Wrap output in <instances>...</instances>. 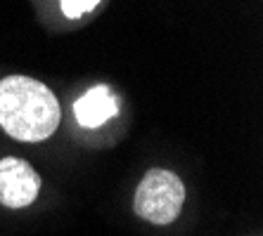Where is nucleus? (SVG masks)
Masks as SVG:
<instances>
[{"instance_id": "39448f33", "label": "nucleus", "mask_w": 263, "mask_h": 236, "mask_svg": "<svg viewBox=\"0 0 263 236\" xmlns=\"http://www.w3.org/2000/svg\"><path fill=\"white\" fill-rule=\"evenodd\" d=\"M60 5H62V12L67 14L69 19H79L83 14L92 12L100 5V0H60Z\"/></svg>"}, {"instance_id": "7ed1b4c3", "label": "nucleus", "mask_w": 263, "mask_h": 236, "mask_svg": "<svg viewBox=\"0 0 263 236\" xmlns=\"http://www.w3.org/2000/svg\"><path fill=\"white\" fill-rule=\"evenodd\" d=\"M41 191V177L26 161L7 156L0 161V203L7 208H26Z\"/></svg>"}, {"instance_id": "f03ea898", "label": "nucleus", "mask_w": 263, "mask_h": 236, "mask_svg": "<svg viewBox=\"0 0 263 236\" xmlns=\"http://www.w3.org/2000/svg\"><path fill=\"white\" fill-rule=\"evenodd\" d=\"M185 203V187L171 170H147L135 189L133 208L142 220L152 224H171L180 215Z\"/></svg>"}, {"instance_id": "20e7f679", "label": "nucleus", "mask_w": 263, "mask_h": 236, "mask_svg": "<svg viewBox=\"0 0 263 236\" xmlns=\"http://www.w3.org/2000/svg\"><path fill=\"white\" fill-rule=\"evenodd\" d=\"M119 114V97L107 85H95L73 102V116L79 125L83 127H100Z\"/></svg>"}, {"instance_id": "f257e3e1", "label": "nucleus", "mask_w": 263, "mask_h": 236, "mask_svg": "<svg viewBox=\"0 0 263 236\" xmlns=\"http://www.w3.org/2000/svg\"><path fill=\"white\" fill-rule=\"evenodd\" d=\"M62 111L48 85L29 76L0 80V127L19 142H43L57 130Z\"/></svg>"}]
</instances>
